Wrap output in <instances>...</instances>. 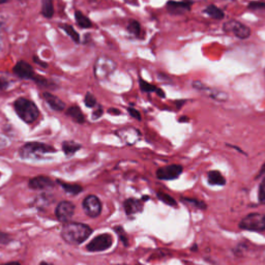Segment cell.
Returning <instances> with one entry per match:
<instances>
[{
    "instance_id": "8992f818",
    "label": "cell",
    "mask_w": 265,
    "mask_h": 265,
    "mask_svg": "<svg viewBox=\"0 0 265 265\" xmlns=\"http://www.w3.org/2000/svg\"><path fill=\"white\" fill-rule=\"evenodd\" d=\"M223 29L225 33L233 34L239 40H246L252 35L251 28L237 20H229L225 22Z\"/></svg>"
},
{
    "instance_id": "f6af8a7d",
    "label": "cell",
    "mask_w": 265,
    "mask_h": 265,
    "mask_svg": "<svg viewBox=\"0 0 265 265\" xmlns=\"http://www.w3.org/2000/svg\"><path fill=\"white\" fill-rule=\"evenodd\" d=\"M184 2H193V0H184Z\"/></svg>"
},
{
    "instance_id": "ba28073f",
    "label": "cell",
    "mask_w": 265,
    "mask_h": 265,
    "mask_svg": "<svg viewBox=\"0 0 265 265\" xmlns=\"http://www.w3.org/2000/svg\"><path fill=\"white\" fill-rule=\"evenodd\" d=\"M83 210L89 217H98L102 212V202L96 195H88L82 202Z\"/></svg>"
},
{
    "instance_id": "7c38bea8",
    "label": "cell",
    "mask_w": 265,
    "mask_h": 265,
    "mask_svg": "<svg viewBox=\"0 0 265 265\" xmlns=\"http://www.w3.org/2000/svg\"><path fill=\"white\" fill-rule=\"evenodd\" d=\"M193 2H175V0H169L166 3V10L170 15H183L185 13H189L192 10Z\"/></svg>"
},
{
    "instance_id": "f35d334b",
    "label": "cell",
    "mask_w": 265,
    "mask_h": 265,
    "mask_svg": "<svg viewBox=\"0 0 265 265\" xmlns=\"http://www.w3.org/2000/svg\"><path fill=\"white\" fill-rule=\"evenodd\" d=\"M8 87V82L4 81L3 79H0V89H6Z\"/></svg>"
},
{
    "instance_id": "484cf974",
    "label": "cell",
    "mask_w": 265,
    "mask_h": 265,
    "mask_svg": "<svg viewBox=\"0 0 265 265\" xmlns=\"http://www.w3.org/2000/svg\"><path fill=\"white\" fill-rule=\"evenodd\" d=\"M60 27L66 31V33L68 34V36H69V37H70L75 43H77V44H78V43H80V36H79V34H78L77 31L74 29L73 26H71V25H69V24H61Z\"/></svg>"
},
{
    "instance_id": "ac0fdd59",
    "label": "cell",
    "mask_w": 265,
    "mask_h": 265,
    "mask_svg": "<svg viewBox=\"0 0 265 265\" xmlns=\"http://www.w3.org/2000/svg\"><path fill=\"white\" fill-rule=\"evenodd\" d=\"M208 182L211 185H225L226 184V178L223 176V174L220 171H210L208 172Z\"/></svg>"
},
{
    "instance_id": "5bb4252c",
    "label": "cell",
    "mask_w": 265,
    "mask_h": 265,
    "mask_svg": "<svg viewBox=\"0 0 265 265\" xmlns=\"http://www.w3.org/2000/svg\"><path fill=\"white\" fill-rule=\"evenodd\" d=\"M43 99L47 102L53 110L55 111H62L65 110L66 108V104L62 102L58 97L52 95L50 92H44L43 93Z\"/></svg>"
},
{
    "instance_id": "e0dca14e",
    "label": "cell",
    "mask_w": 265,
    "mask_h": 265,
    "mask_svg": "<svg viewBox=\"0 0 265 265\" xmlns=\"http://www.w3.org/2000/svg\"><path fill=\"white\" fill-rule=\"evenodd\" d=\"M67 115L70 116L77 123H84L85 116L82 113L81 109L78 106H72L67 110Z\"/></svg>"
},
{
    "instance_id": "60d3db41",
    "label": "cell",
    "mask_w": 265,
    "mask_h": 265,
    "mask_svg": "<svg viewBox=\"0 0 265 265\" xmlns=\"http://www.w3.org/2000/svg\"><path fill=\"white\" fill-rule=\"evenodd\" d=\"M265 172V164L262 166V169L260 170V174H263Z\"/></svg>"
},
{
    "instance_id": "ab89813d",
    "label": "cell",
    "mask_w": 265,
    "mask_h": 265,
    "mask_svg": "<svg viewBox=\"0 0 265 265\" xmlns=\"http://www.w3.org/2000/svg\"><path fill=\"white\" fill-rule=\"evenodd\" d=\"M2 265H21V264L17 261H12V262H8V263H4Z\"/></svg>"
},
{
    "instance_id": "9a60e30c",
    "label": "cell",
    "mask_w": 265,
    "mask_h": 265,
    "mask_svg": "<svg viewBox=\"0 0 265 265\" xmlns=\"http://www.w3.org/2000/svg\"><path fill=\"white\" fill-rule=\"evenodd\" d=\"M203 13L206 14L208 17H210L213 20H217V21H221L225 18V13L222 9L217 8L214 5H209L207 6L204 10Z\"/></svg>"
},
{
    "instance_id": "d6986e66",
    "label": "cell",
    "mask_w": 265,
    "mask_h": 265,
    "mask_svg": "<svg viewBox=\"0 0 265 265\" xmlns=\"http://www.w3.org/2000/svg\"><path fill=\"white\" fill-rule=\"evenodd\" d=\"M57 183H59L61 185V188L64 189L67 193L71 194V195H78V194H80L83 191V188L80 184L69 183V182L61 181V180H57Z\"/></svg>"
},
{
    "instance_id": "3957f363",
    "label": "cell",
    "mask_w": 265,
    "mask_h": 265,
    "mask_svg": "<svg viewBox=\"0 0 265 265\" xmlns=\"http://www.w3.org/2000/svg\"><path fill=\"white\" fill-rule=\"evenodd\" d=\"M56 149L45 143L40 142H29L24 144L20 150L19 154L22 159H43L44 155L55 152Z\"/></svg>"
},
{
    "instance_id": "2e32d148",
    "label": "cell",
    "mask_w": 265,
    "mask_h": 265,
    "mask_svg": "<svg viewBox=\"0 0 265 265\" xmlns=\"http://www.w3.org/2000/svg\"><path fill=\"white\" fill-rule=\"evenodd\" d=\"M124 210L128 215H133L139 211L142 210V204L140 201L134 199H128L124 202Z\"/></svg>"
},
{
    "instance_id": "9c48e42d",
    "label": "cell",
    "mask_w": 265,
    "mask_h": 265,
    "mask_svg": "<svg viewBox=\"0 0 265 265\" xmlns=\"http://www.w3.org/2000/svg\"><path fill=\"white\" fill-rule=\"evenodd\" d=\"M76 206L70 201H61L55 209L57 220L61 223H69L74 215Z\"/></svg>"
},
{
    "instance_id": "f1b7e54d",
    "label": "cell",
    "mask_w": 265,
    "mask_h": 265,
    "mask_svg": "<svg viewBox=\"0 0 265 265\" xmlns=\"http://www.w3.org/2000/svg\"><path fill=\"white\" fill-rule=\"evenodd\" d=\"M247 9L251 11H265V2H251L247 5Z\"/></svg>"
},
{
    "instance_id": "7bdbcfd3",
    "label": "cell",
    "mask_w": 265,
    "mask_h": 265,
    "mask_svg": "<svg viewBox=\"0 0 265 265\" xmlns=\"http://www.w3.org/2000/svg\"><path fill=\"white\" fill-rule=\"evenodd\" d=\"M40 265H52L51 263H48V262H41Z\"/></svg>"
},
{
    "instance_id": "836d02e7",
    "label": "cell",
    "mask_w": 265,
    "mask_h": 265,
    "mask_svg": "<svg viewBox=\"0 0 265 265\" xmlns=\"http://www.w3.org/2000/svg\"><path fill=\"white\" fill-rule=\"evenodd\" d=\"M103 113H104L103 108L101 106H98V108L92 113V118L93 119H98V118H100L103 115Z\"/></svg>"
},
{
    "instance_id": "277c9868",
    "label": "cell",
    "mask_w": 265,
    "mask_h": 265,
    "mask_svg": "<svg viewBox=\"0 0 265 265\" xmlns=\"http://www.w3.org/2000/svg\"><path fill=\"white\" fill-rule=\"evenodd\" d=\"M239 227L247 231H257V232L264 231L265 230V214L258 213V212L247 214L240 221Z\"/></svg>"
},
{
    "instance_id": "ee69618b",
    "label": "cell",
    "mask_w": 265,
    "mask_h": 265,
    "mask_svg": "<svg viewBox=\"0 0 265 265\" xmlns=\"http://www.w3.org/2000/svg\"><path fill=\"white\" fill-rule=\"evenodd\" d=\"M8 2H9V0H0V5L6 4V3H8Z\"/></svg>"
},
{
    "instance_id": "7402d4cb",
    "label": "cell",
    "mask_w": 265,
    "mask_h": 265,
    "mask_svg": "<svg viewBox=\"0 0 265 265\" xmlns=\"http://www.w3.org/2000/svg\"><path fill=\"white\" fill-rule=\"evenodd\" d=\"M75 19H76L78 25H79L82 28H90V27H92V23H91L90 19L80 11H76L75 12Z\"/></svg>"
},
{
    "instance_id": "7a4b0ae2",
    "label": "cell",
    "mask_w": 265,
    "mask_h": 265,
    "mask_svg": "<svg viewBox=\"0 0 265 265\" xmlns=\"http://www.w3.org/2000/svg\"><path fill=\"white\" fill-rule=\"evenodd\" d=\"M14 108L17 115L26 123H33L40 116L38 106L25 98H19L16 100Z\"/></svg>"
},
{
    "instance_id": "4fadbf2b",
    "label": "cell",
    "mask_w": 265,
    "mask_h": 265,
    "mask_svg": "<svg viewBox=\"0 0 265 265\" xmlns=\"http://www.w3.org/2000/svg\"><path fill=\"white\" fill-rule=\"evenodd\" d=\"M28 186L31 190L48 191L54 188V181L48 176L40 175L31 178L28 182Z\"/></svg>"
},
{
    "instance_id": "44dd1931",
    "label": "cell",
    "mask_w": 265,
    "mask_h": 265,
    "mask_svg": "<svg viewBox=\"0 0 265 265\" xmlns=\"http://www.w3.org/2000/svg\"><path fill=\"white\" fill-rule=\"evenodd\" d=\"M128 31L132 36L138 39H141L143 36V30H142L141 24H140L137 20H130L128 24Z\"/></svg>"
},
{
    "instance_id": "603a6c76",
    "label": "cell",
    "mask_w": 265,
    "mask_h": 265,
    "mask_svg": "<svg viewBox=\"0 0 265 265\" xmlns=\"http://www.w3.org/2000/svg\"><path fill=\"white\" fill-rule=\"evenodd\" d=\"M207 92H209V97L211 99H213L214 101H217V102L224 103V102L228 101V99H229L228 93H226V92H224L222 90H219V89L209 88V90Z\"/></svg>"
},
{
    "instance_id": "bcb514c9",
    "label": "cell",
    "mask_w": 265,
    "mask_h": 265,
    "mask_svg": "<svg viewBox=\"0 0 265 265\" xmlns=\"http://www.w3.org/2000/svg\"><path fill=\"white\" fill-rule=\"evenodd\" d=\"M230 2H235V0H230Z\"/></svg>"
},
{
    "instance_id": "8d00e7d4",
    "label": "cell",
    "mask_w": 265,
    "mask_h": 265,
    "mask_svg": "<svg viewBox=\"0 0 265 265\" xmlns=\"http://www.w3.org/2000/svg\"><path fill=\"white\" fill-rule=\"evenodd\" d=\"M189 121H190V118L188 116H180L178 118V122H180V123H186Z\"/></svg>"
},
{
    "instance_id": "ffe728a7",
    "label": "cell",
    "mask_w": 265,
    "mask_h": 265,
    "mask_svg": "<svg viewBox=\"0 0 265 265\" xmlns=\"http://www.w3.org/2000/svg\"><path fill=\"white\" fill-rule=\"evenodd\" d=\"M81 144L76 143L74 141H65L62 143V150H64L67 157H72L78 150L81 149Z\"/></svg>"
},
{
    "instance_id": "cb8c5ba5",
    "label": "cell",
    "mask_w": 265,
    "mask_h": 265,
    "mask_svg": "<svg viewBox=\"0 0 265 265\" xmlns=\"http://www.w3.org/2000/svg\"><path fill=\"white\" fill-rule=\"evenodd\" d=\"M54 14L52 0H42V15L46 18H51Z\"/></svg>"
},
{
    "instance_id": "74e56055",
    "label": "cell",
    "mask_w": 265,
    "mask_h": 265,
    "mask_svg": "<svg viewBox=\"0 0 265 265\" xmlns=\"http://www.w3.org/2000/svg\"><path fill=\"white\" fill-rule=\"evenodd\" d=\"M184 103H185V100H179V101H175V105H176V107L178 108V109H180L183 105H184Z\"/></svg>"
},
{
    "instance_id": "30bf717a",
    "label": "cell",
    "mask_w": 265,
    "mask_h": 265,
    "mask_svg": "<svg viewBox=\"0 0 265 265\" xmlns=\"http://www.w3.org/2000/svg\"><path fill=\"white\" fill-rule=\"evenodd\" d=\"M14 73L19 78H21V79H29L37 81L38 78L40 77V75L36 74L33 67L23 60H20L16 64V66L14 67Z\"/></svg>"
},
{
    "instance_id": "d6a6232c",
    "label": "cell",
    "mask_w": 265,
    "mask_h": 265,
    "mask_svg": "<svg viewBox=\"0 0 265 265\" xmlns=\"http://www.w3.org/2000/svg\"><path fill=\"white\" fill-rule=\"evenodd\" d=\"M193 87L197 90H200V91H208L210 87L206 86L205 84L202 83L201 81H194L193 82Z\"/></svg>"
},
{
    "instance_id": "d590c367",
    "label": "cell",
    "mask_w": 265,
    "mask_h": 265,
    "mask_svg": "<svg viewBox=\"0 0 265 265\" xmlns=\"http://www.w3.org/2000/svg\"><path fill=\"white\" fill-rule=\"evenodd\" d=\"M108 113L111 114V115H120L121 114V112L118 110V109H115V108L108 109Z\"/></svg>"
},
{
    "instance_id": "4316f807",
    "label": "cell",
    "mask_w": 265,
    "mask_h": 265,
    "mask_svg": "<svg viewBox=\"0 0 265 265\" xmlns=\"http://www.w3.org/2000/svg\"><path fill=\"white\" fill-rule=\"evenodd\" d=\"M158 197L161 201H163L165 204L167 205H170V206H174L176 207L177 206V202L175 201V199L173 197H171L165 193H158Z\"/></svg>"
},
{
    "instance_id": "b9f144b4",
    "label": "cell",
    "mask_w": 265,
    "mask_h": 265,
    "mask_svg": "<svg viewBox=\"0 0 265 265\" xmlns=\"http://www.w3.org/2000/svg\"><path fill=\"white\" fill-rule=\"evenodd\" d=\"M3 47V38H2V31H0V48Z\"/></svg>"
},
{
    "instance_id": "83f0119b",
    "label": "cell",
    "mask_w": 265,
    "mask_h": 265,
    "mask_svg": "<svg viewBox=\"0 0 265 265\" xmlns=\"http://www.w3.org/2000/svg\"><path fill=\"white\" fill-rule=\"evenodd\" d=\"M84 103H85V106L88 108H95L98 105V101L96 97L90 92L86 93V96L84 98Z\"/></svg>"
},
{
    "instance_id": "52a82bcc",
    "label": "cell",
    "mask_w": 265,
    "mask_h": 265,
    "mask_svg": "<svg viewBox=\"0 0 265 265\" xmlns=\"http://www.w3.org/2000/svg\"><path fill=\"white\" fill-rule=\"evenodd\" d=\"M113 244V238L110 234L108 233H104V234H100L93 238L87 245L86 250L88 252H104L108 248H110Z\"/></svg>"
},
{
    "instance_id": "d4e9b609",
    "label": "cell",
    "mask_w": 265,
    "mask_h": 265,
    "mask_svg": "<svg viewBox=\"0 0 265 265\" xmlns=\"http://www.w3.org/2000/svg\"><path fill=\"white\" fill-rule=\"evenodd\" d=\"M139 86H140V89H141L143 92L145 93H157L159 87L158 86H155L147 81H145L144 79H141V78H140L139 79Z\"/></svg>"
},
{
    "instance_id": "f546056e",
    "label": "cell",
    "mask_w": 265,
    "mask_h": 265,
    "mask_svg": "<svg viewBox=\"0 0 265 265\" xmlns=\"http://www.w3.org/2000/svg\"><path fill=\"white\" fill-rule=\"evenodd\" d=\"M258 199L261 204H265V178L262 179L259 185V192H258Z\"/></svg>"
},
{
    "instance_id": "7dc6e473",
    "label": "cell",
    "mask_w": 265,
    "mask_h": 265,
    "mask_svg": "<svg viewBox=\"0 0 265 265\" xmlns=\"http://www.w3.org/2000/svg\"><path fill=\"white\" fill-rule=\"evenodd\" d=\"M126 2H128V0H126Z\"/></svg>"
},
{
    "instance_id": "e575fe53",
    "label": "cell",
    "mask_w": 265,
    "mask_h": 265,
    "mask_svg": "<svg viewBox=\"0 0 265 265\" xmlns=\"http://www.w3.org/2000/svg\"><path fill=\"white\" fill-rule=\"evenodd\" d=\"M33 59H34V62H35V64H37L38 66H40V67H42V68H45V69H46V68H48V65H47L46 62L43 61L42 59H40L38 56H34Z\"/></svg>"
},
{
    "instance_id": "4dcf8cb0",
    "label": "cell",
    "mask_w": 265,
    "mask_h": 265,
    "mask_svg": "<svg viewBox=\"0 0 265 265\" xmlns=\"http://www.w3.org/2000/svg\"><path fill=\"white\" fill-rule=\"evenodd\" d=\"M128 112H129V114H130L133 118H135V119H137V120H139V121H141V120H142V116H141V114H140V112L137 110L136 108H134V107H129V108H128Z\"/></svg>"
},
{
    "instance_id": "1f68e13d",
    "label": "cell",
    "mask_w": 265,
    "mask_h": 265,
    "mask_svg": "<svg viewBox=\"0 0 265 265\" xmlns=\"http://www.w3.org/2000/svg\"><path fill=\"white\" fill-rule=\"evenodd\" d=\"M12 241V237L6 232L0 231V244H8Z\"/></svg>"
},
{
    "instance_id": "5b68a950",
    "label": "cell",
    "mask_w": 265,
    "mask_h": 265,
    "mask_svg": "<svg viewBox=\"0 0 265 265\" xmlns=\"http://www.w3.org/2000/svg\"><path fill=\"white\" fill-rule=\"evenodd\" d=\"M116 62L111 58L101 56L97 59L95 65V75L99 80H103L108 78L116 70Z\"/></svg>"
},
{
    "instance_id": "c3c4849f",
    "label": "cell",
    "mask_w": 265,
    "mask_h": 265,
    "mask_svg": "<svg viewBox=\"0 0 265 265\" xmlns=\"http://www.w3.org/2000/svg\"><path fill=\"white\" fill-rule=\"evenodd\" d=\"M0 175H2V174H0Z\"/></svg>"
},
{
    "instance_id": "8fae6325",
    "label": "cell",
    "mask_w": 265,
    "mask_h": 265,
    "mask_svg": "<svg viewBox=\"0 0 265 265\" xmlns=\"http://www.w3.org/2000/svg\"><path fill=\"white\" fill-rule=\"evenodd\" d=\"M183 168L180 165H168L165 167L160 168L157 171V176L159 179L162 180H173L180 176L182 173Z\"/></svg>"
},
{
    "instance_id": "6da1fadb",
    "label": "cell",
    "mask_w": 265,
    "mask_h": 265,
    "mask_svg": "<svg viewBox=\"0 0 265 265\" xmlns=\"http://www.w3.org/2000/svg\"><path fill=\"white\" fill-rule=\"evenodd\" d=\"M92 233V229L83 223L69 222L61 229L60 236L67 243L78 245L84 242Z\"/></svg>"
}]
</instances>
